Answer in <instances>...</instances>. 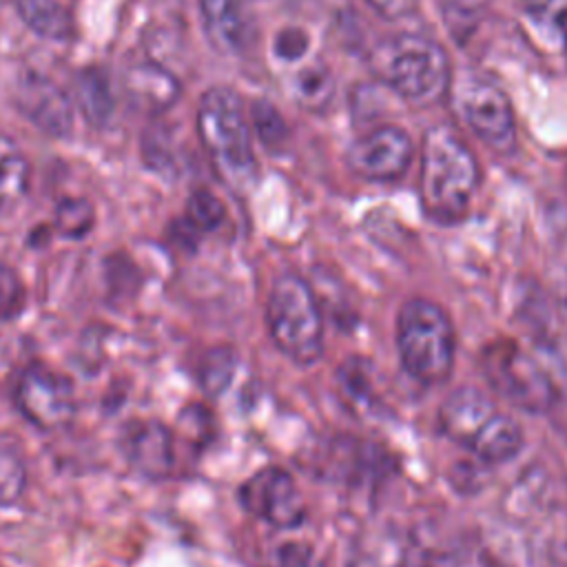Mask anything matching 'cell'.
<instances>
[{"label": "cell", "instance_id": "277c9868", "mask_svg": "<svg viewBox=\"0 0 567 567\" xmlns=\"http://www.w3.org/2000/svg\"><path fill=\"white\" fill-rule=\"evenodd\" d=\"M396 352L403 370L423 385H441L454 370V326L447 312L425 299L412 297L396 312Z\"/></svg>", "mask_w": 567, "mask_h": 567}, {"label": "cell", "instance_id": "f546056e", "mask_svg": "<svg viewBox=\"0 0 567 567\" xmlns=\"http://www.w3.org/2000/svg\"><path fill=\"white\" fill-rule=\"evenodd\" d=\"M549 4H551V0H523V7H525L529 13H534V16L543 13Z\"/></svg>", "mask_w": 567, "mask_h": 567}, {"label": "cell", "instance_id": "6da1fadb", "mask_svg": "<svg viewBox=\"0 0 567 567\" xmlns=\"http://www.w3.org/2000/svg\"><path fill=\"white\" fill-rule=\"evenodd\" d=\"M478 164L447 128H430L421 144L419 193L425 215L436 224L461 221L478 188Z\"/></svg>", "mask_w": 567, "mask_h": 567}, {"label": "cell", "instance_id": "44dd1931", "mask_svg": "<svg viewBox=\"0 0 567 567\" xmlns=\"http://www.w3.org/2000/svg\"><path fill=\"white\" fill-rule=\"evenodd\" d=\"M93 221H95L93 204L84 197H66L55 206L53 226L62 237L82 239L91 233Z\"/></svg>", "mask_w": 567, "mask_h": 567}, {"label": "cell", "instance_id": "3957f363", "mask_svg": "<svg viewBox=\"0 0 567 567\" xmlns=\"http://www.w3.org/2000/svg\"><path fill=\"white\" fill-rule=\"evenodd\" d=\"M197 133L219 177L235 190H246L257 175L250 126L241 97L228 86L208 89L197 106Z\"/></svg>", "mask_w": 567, "mask_h": 567}, {"label": "cell", "instance_id": "484cf974", "mask_svg": "<svg viewBox=\"0 0 567 567\" xmlns=\"http://www.w3.org/2000/svg\"><path fill=\"white\" fill-rule=\"evenodd\" d=\"M27 288L20 275L0 259V321L13 319L24 310Z\"/></svg>", "mask_w": 567, "mask_h": 567}, {"label": "cell", "instance_id": "cb8c5ba5", "mask_svg": "<svg viewBox=\"0 0 567 567\" xmlns=\"http://www.w3.org/2000/svg\"><path fill=\"white\" fill-rule=\"evenodd\" d=\"M224 204L210 190H195L186 202V224L195 233H210L224 221Z\"/></svg>", "mask_w": 567, "mask_h": 567}, {"label": "cell", "instance_id": "603a6c76", "mask_svg": "<svg viewBox=\"0 0 567 567\" xmlns=\"http://www.w3.org/2000/svg\"><path fill=\"white\" fill-rule=\"evenodd\" d=\"M27 487V467L22 456L0 443V507L13 505Z\"/></svg>", "mask_w": 567, "mask_h": 567}, {"label": "cell", "instance_id": "5b68a950", "mask_svg": "<svg viewBox=\"0 0 567 567\" xmlns=\"http://www.w3.org/2000/svg\"><path fill=\"white\" fill-rule=\"evenodd\" d=\"M275 348L297 365H312L323 352V319L315 292L299 275H281L266 303Z\"/></svg>", "mask_w": 567, "mask_h": 567}, {"label": "cell", "instance_id": "ba28073f", "mask_svg": "<svg viewBox=\"0 0 567 567\" xmlns=\"http://www.w3.org/2000/svg\"><path fill=\"white\" fill-rule=\"evenodd\" d=\"M13 401L29 423L47 432L66 427L78 408L73 381L44 363H31L18 374Z\"/></svg>", "mask_w": 567, "mask_h": 567}, {"label": "cell", "instance_id": "d6986e66", "mask_svg": "<svg viewBox=\"0 0 567 567\" xmlns=\"http://www.w3.org/2000/svg\"><path fill=\"white\" fill-rule=\"evenodd\" d=\"M29 184V164L20 148L0 133V213L16 206Z\"/></svg>", "mask_w": 567, "mask_h": 567}, {"label": "cell", "instance_id": "5bb4252c", "mask_svg": "<svg viewBox=\"0 0 567 567\" xmlns=\"http://www.w3.org/2000/svg\"><path fill=\"white\" fill-rule=\"evenodd\" d=\"M124 95L128 104L146 115H157L179 97V82L159 64L137 62L124 71Z\"/></svg>", "mask_w": 567, "mask_h": 567}, {"label": "cell", "instance_id": "8992f818", "mask_svg": "<svg viewBox=\"0 0 567 567\" xmlns=\"http://www.w3.org/2000/svg\"><path fill=\"white\" fill-rule=\"evenodd\" d=\"M478 365L492 390L518 410L543 414L558 401V388L547 370L509 337L487 341Z\"/></svg>", "mask_w": 567, "mask_h": 567}, {"label": "cell", "instance_id": "4316f807", "mask_svg": "<svg viewBox=\"0 0 567 567\" xmlns=\"http://www.w3.org/2000/svg\"><path fill=\"white\" fill-rule=\"evenodd\" d=\"M308 49H310V35H308V31H303L299 27L281 29L272 42L275 58L281 62H288V64L306 58Z\"/></svg>", "mask_w": 567, "mask_h": 567}, {"label": "cell", "instance_id": "7c38bea8", "mask_svg": "<svg viewBox=\"0 0 567 567\" xmlns=\"http://www.w3.org/2000/svg\"><path fill=\"white\" fill-rule=\"evenodd\" d=\"M122 450L146 478H166L175 470V434L155 419L131 421L122 432Z\"/></svg>", "mask_w": 567, "mask_h": 567}, {"label": "cell", "instance_id": "4fadbf2b", "mask_svg": "<svg viewBox=\"0 0 567 567\" xmlns=\"http://www.w3.org/2000/svg\"><path fill=\"white\" fill-rule=\"evenodd\" d=\"M496 414V403L481 388L461 385L443 399L436 421L443 436L467 450Z\"/></svg>", "mask_w": 567, "mask_h": 567}, {"label": "cell", "instance_id": "1f68e13d", "mask_svg": "<svg viewBox=\"0 0 567 567\" xmlns=\"http://www.w3.org/2000/svg\"><path fill=\"white\" fill-rule=\"evenodd\" d=\"M563 310H565V317H567V299L563 301Z\"/></svg>", "mask_w": 567, "mask_h": 567}, {"label": "cell", "instance_id": "d4e9b609", "mask_svg": "<svg viewBox=\"0 0 567 567\" xmlns=\"http://www.w3.org/2000/svg\"><path fill=\"white\" fill-rule=\"evenodd\" d=\"M252 128L264 146H279L288 137V124L284 115L266 100H259L250 109Z\"/></svg>", "mask_w": 567, "mask_h": 567}, {"label": "cell", "instance_id": "8fae6325", "mask_svg": "<svg viewBox=\"0 0 567 567\" xmlns=\"http://www.w3.org/2000/svg\"><path fill=\"white\" fill-rule=\"evenodd\" d=\"M16 109L42 133L64 137L73 126V109L66 93L38 71H22L13 84Z\"/></svg>", "mask_w": 567, "mask_h": 567}, {"label": "cell", "instance_id": "2e32d148", "mask_svg": "<svg viewBox=\"0 0 567 567\" xmlns=\"http://www.w3.org/2000/svg\"><path fill=\"white\" fill-rule=\"evenodd\" d=\"M523 443H525V436L518 421L498 410V414L485 425V430L470 443L467 450L478 461L498 465L514 458L520 452Z\"/></svg>", "mask_w": 567, "mask_h": 567}, {"label": "cell", "instance_id": "e0dca14e", "mask_svg": "<svg viewBox=\"0 0 567 567\" xmlns=\"http://www.w3.org/2000/svg\"><path fill=\"white\" fill-rule=\"evenodd\" d=\"M20 20L44 40H69L73 20L69 9L58 0H11Z\"/></svg>", "mask_w": 567, "mask_h": 567}, {"label": "cell", "instance_id": "9c48e42d", "mask_svg": "<svg viewBox=\"0 0 567 567\" xmlns=\"http://www.w3.org/2000/svg\"><path fill=\"white\" fill-rule=\"evenodd\" d=\"M241 507L275 529H292L306 520V498L284 467H264L248 476L237 492Z\"/></svg>", "mask_w": 567, "mask_h": 567}, {"label": "cell", "instance_id": "d6a6232c", "mask_svg": "<svg viewBox=\"0 0 567 567\" xmlns=\"http://www.w3.org/2000/svg\"><path fill=\"white\" fill-rule=\"evenodd\" d=\"M565 186H567V168H565Z\"/></svg>", "mask_w": 567, "mask_h": 567}, {"label": "cell", "instance_id": "4dcf8cb0", "mask_svg": "<svg viewBox=\"0 0 567 567\" xmlns=\"http://www.w3.org/2000/svg\"><path fill=\"white\" fill-rule=\"evenodd\" d=\"M556 24H558V31H560V35H563V44H565V51H567V9L558 13V18H556Z\"/></svg>", "mask_w": 567, "mask_h": 567}, {"label": "cell", "instance_id": "52a82bcc", "mask_svg": "<svg viewBox=\"0 0 567 567\" xmlns=\"http://www.w3.org/2000/svg\"><path fill=\"white\" fill-rule=\"evenodd\" d=\"M452 106L463 124L489 148L507 153L516 142V122L507 95L489 80L461 73L450 82Z\"/></svg>", "mask_w": 567, "mask_h": 567}, {"label": "cell", "instance_id": "30bf717a", "mask_svg": "<svg viewBox=\"0 0 567 567\" xmlns=\"http://www.w3.org/2000/svg\"><path fill=\"white\" fill-rule=\"evenodd\" d=\"M412 157L414 142L403 128L379 126L350 146L346 162L363 179L390 182L408 171Z\"/></svg>", "mask_w": 567, "mask_h": 567}, {"label": "cell", "instance_id": "7a4b0ae2", "mask_svg": "<svg viewBox=\"0 0 567 567\" xmlns=\"http://www.w3.org/2000/svg\"><path fill=\"white\" fill-rule=\"evenodd\" d=\"M370 71L405 102L427 106L452 82V69L443 47L419 33H396L377 42L368 55Z\"/></svg>", "mask_w": 567, "mask_h": 567}, {"label": "cell", "instance_id": "7402d4cb", "mask_svg": "<svg viewBox=\"0 0 567 567\" xmlns=\"http://www.w3.org/2000/svg\"><path fill=\"white\" fill-rule=\"evenodd\" d=\"M235 374V352L226 346L210 350L199 368V381L202 388L210 394L217 396L226 390V385L230 383Z\"/></svg>", "mask_w": 567, "mask_h": 567}, {"label": "cell", "instance_id": "f1b7e54d", "mask_svg": "<svg viewBox=\"0 0 567 567\" xmlns=\"http://www.w3.org/2000/svg\"><path fill=\"white\" fill-rule=\"evenodd\" d=\"M381 18L385 20H399L414 11L416 0H365Z\"/></svg>", "mask_w": 567, "mask_h": 567}, {"label": "cell", "instance_id": "9a60e30c", "mask_svg": "<svg viewBox=\"0 0 567 567\" xmlns=\"http://www.w3.org/2000/svg\"><path fill=\"white\" fill-rule=\"evenodd\" d=\"M206 33L217 51L237 53L246 38L244 0H199Z\"/></svg>", "mask_w": 567, "mask_h": 567}, {"label": "cell", "instance_id": "83f0119b", "mask_svg": "<svg viewBox=\"0 0 567 567\" xmlns=\"http://www.w3.org/2000/svg\"><path fill=\"white\" fill-rule=\"evenodd\" d=\"M275 567H323V560L308 543L290 540L275 549Z\"/></svg>", "mask_w": 567, "mask_h": 567}, {"label": "cell", "instance_id": "ffe728a7", "mask_svg": "<svg viewBox=\"0 0 567 567\" xmlns=\"http://www.w3.org/2000/svg\"><path fill=\"white\" fill-rule=\"evenodd\" d=\"M75 100L89 122L102 126L113 113L109 80L100 69H86L75 82Z\"/></svg>", "mask_w": 567, "mask_h": 567}, {"label": "cell", "instance_id": "ac0fdd59", "mask_svg": "<svg viewBox=\"0 0 567 567\" xmlns=\"http://www.w3.org/2000/svg\"><path fill=\"white\" fill-rule=\"evenodd\" d=\"M334 93V75L328 64L312 60L290 78V95L303 109H323Z\"/></svg>", "mask_w": 567, "mask_h": 567}]
</instances>
